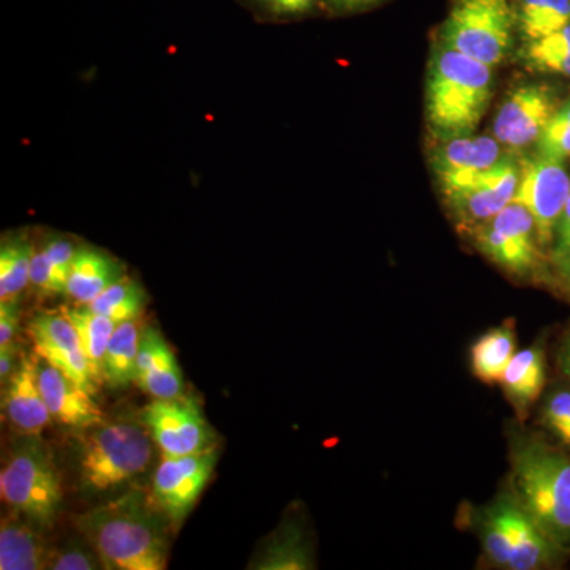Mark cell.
<instances>
[{"label": "cell", "mask_w": 570, "mask_h": 570, "mask_svg": "<svg viewBox=\"0 0 570 570\" xmlns=\"http://www.w3.org/2000/svg\"><path fill=\"white\" fill-rule=\"evenodd\" d=\"M482 539L490 560L509 568L510 539L508 530H505L504 523H502L501 517L498 515L494 508L490 509L485 521H483Z\"/></svg>", "instance_id": "cell-30"}, {"label": "cell", "mask_w": 570, "mask_h": 570, "mask_svg": "<svg viewBox=\"0 0 570 570\" xmlns=\"http://www.w3.org/2000/svg\"><path fill=\"white\" fill-rule=\"evenodd\" d=\"M33 249L24 238L7 239L0 247V302H9L31 283Z\"/></svg>", "instance_id": "cell-27"}, {"label": "cell", "mask_w": 570, "mask_h": 570, "mask_svg": "<svg viewBox=\"0 0 570 570\" xmlns=\"http://www.w3.org/2000/svg\"><path fill=\"white\" fill-rule=\"evenodd\" d=\"M137 384L153 397L171 400L183 395V373L176 356L159 330L148 326L140 333Z\"/></svg>", "instance_id": "cell-16"}, {"label": "cell", "mask_w": 570, "mask_h": 570, "mask_svg": "<svg viewBox=\"0 0 570 570\" xmlns=\"http://www.w3.org/2000/svg\"><path fill=\"white\" fill-rule=\"evenodd\" d=\"M333 2L346 7V9H356V7L371 6V3H376L379 0H333Z\"/></svg>", "instance_id": "cell-40"}, {"label": "cell", "mask_w": 570, "mask_h": 570, "mask_svg": "<svg viewBox=\"0 0 570 570\" xmlns=\"http://www.w3.org/2000/svg\"><path fill=\"white\" fill-rule=\"evenodd\" d=\"M14 373V346L0 347V381L6 384Z\"/></svg>", "instance_id": "cell-38"}, {"label": "cell", "mask_w": 570, "mask_h": 570, "mask_svg": "<svg viewBox=\"0 0 570 570\" xmlns=\"http://www.w3.org/2000/svg\"><path fill=\"white\" fill-rule=\"evenodd\" d=\"M124 277L121 265L100 250L78 247L66 294L80 305H89L110 285Z\"/></svg>", "instance_id": "cell-19"}, {"label": "cell", "mask_w": 570, "mask_h": 570, "mask_svg": "<svg viewBox=\"0 0 570 570\" xmlns=\"http://www.w3.org/2000/svg\"><path fill=\"white\" fill-rule=\"evenodd\" d=\"M141 422L163 450V456L193 455L209 449L208 423L187 397H156L142 409Z\"/></svg>", "instance_id": "cell-11"}, {"label": "cell", "mask_w": 570, "mask_h": 570, "mask_svg": "<svg viewBox=\"0 0 570 570\" xmlns=\"http://www.w3.org/2000/svg\"><path fill=\"white\" fill-rule=\"evenodd\" d=\"M493 67L439 45L428 69L425 111L439 140L474 134L493 97Z\"/></svg>", "instance_id": "cell-2"}, {"label": "cell", "mask_w": 570, "mask_h": 570, "mask_svg": "<svg viewBox=\"0 0 570 570\" xmlns=\"http://www.w3.org/2000/svg\"><path fill=\"white\" fill-rule=\"evenodd\" d=\"M554 261H557L561 276L570 287V253L554 254Z\"/></svg>", "instance_id": "cell-39"}, {"label": "cell", "mask_w": 570, "mask_h": 570, "mask_svg": "<svg viewBox=\"0 0 570 570\" xmlns=\"http://www.w3.org/2000/svg\"><path fill=\"white\" fill-rule=\"evenodd\" d=\"M217 463L216 450L183 456H163L154 474V501L175 524L181 523L204 493Z\"/></svg>", "instance_id": "cell-9"}, {"label": "cell", "mask_w": 570, "mask_h": 570, "mask_svg": "<svg viewBox=\"0 0 570 570\" xmlns=\"http://www.w3.org/2000/svg\"><path fill=\"white\" fill-rule=\"evenodd\" d=\"M561 102L547 85H523L501 104L493 122V137L510 149H524L538 142Z\"/></svg>", "instance_id": "cell-10"}, {"label": "cell", "mask_w": 570, "mask_h": 570, "mask_svg": "<svg viewBox=\"0 0 570 570\" xmlns=\"http://www.w3.org/2000/svg\"><path fill=\"white\" fill-rule=\"evenodd\" d=\"M501 142L485 135L452 138L434 154V174L445 197L464 189L483 171L504 159Z\"/></svg>", "instance_id": "cell-13"}, {"label": "cell", "mask_w": 570, "mask_h": 570, "mask_svg": "<svg viewBox=\"0 0 570 570\" xmlns=\"http://www.w3.org/2000/svg\"><path fill=\"white\" fill-rule=\"evenodd\" d=\"M20 314L18 298L0 302V347L13 346V337L20 325Z\"/></svg>", "instance_id": "cell-34"}, {"label": "cell", "mask_w": 570, "mask_h": 570, "mask_svg": "<svg viewBox=\"0 0 570 570\" xmlns=\"http://www.w3.org/2000/svg\"><path fill=\"white\" fill-rule=\"evenodd\" d=\"M570 197V175L564 160L538 154L520 165V183L513 202L532 214L539 246L553 242L564 206Z\"/></svg>", "instance_id": "cell-7"}, {"label": "cell", "mask_w": 570, "mask_h": 570, "mask_svg": "<svg viewBox=\"0 0 570 570\" xmlns=\"http://www.w3.org/2000/svg\"><path fill=\"white\" fill-rule=\"evenodd\" d=\"M502 387L513 403L528 406L538 400L546 384V362L539 348H524L510 360L501 379Z\"/></svg>", "instance_id": "cell-21"}, {"label": "cell", "mask_w": 570, "mask_h": 570, "mask_svg": "<svg viewBox=\"0 0 570 570\" xmlns=\"http://www.w3.org/2000/svg\"><path fill=\"white\" fill-rule=\"evenodd\" d=\"M67 281L61 269L51 264L43 250H37L32 255L31 284L47 294H66Z\"/></svg>", "instance_id": "cell-32"}, {"label": "cell", "mask_w": 570, "mask_h": 570, "mask_svg": "<svg viewBox=\"0 0 570 570\" xmlns=\"http://www.w3.org/2000/svg\"><path fill=\"white\" fill-rule=\"evenodd\" d=\"M258 570H306L313 568L302 534L294 527L281 528L266 540L257 557L249 566Z\"/></svg>", "instance_id": "cell-25"}, {"label": "cell", "mask_w": 570, "mask_h": 570, "mask_svg": "<svg viewBox=\"0 0 570 570\" xmlns=\"http://www.w3.org/2000/svg\"><path fill=\"white\" fill-rule=\"evenodd\" d=\"M0 497L3 504L41 528H51L58 519L63 502L61 474L37 436H28L10 453L0 472Z\"/></svg>", "instance_id": "cell-5"}, {"label": "cell", "mask_w": 570, "mask_h": 570, "mask_svg": "<svg viewBox=\"0 0 570 570\" xmlns=\"http://www.w3.org/2000/svg\"><path fill=\"white\" fill-rule=\"evenodd\" d=\"M140 333L137 321L122 322L112 333L102 362V379L112 389H124L137 382Z\"/></svg>", "instance_id": "cell-20"}, {"label": "cell", "mask_w": 570, "mask_h": 570, "mask_svg": "<svg viewBox=\"0 0 570 570\" xmlns=\"http://www.w3.org/2000/svg\"><path fill=\"white\" fill-rule=\"evenodd\" d=\"M513 480L521 505L558 542L570 543V460L521 442L513 448Z\"/></svg>", "instance_id": "cell-3"}, {"label": "cell", "mask_w": 570, "mask_h": 570, "mask_svg": "<svg viewBox=\"0 0 570 570\" xmlns=\"http://www.w3.org/2000/svg\"><path fill=\"white\" fill-rule=\"evenodd\" d=\"M262 2L277 14H296L309 10L316 0H262Z\"/></svg>", "instance_id": "cell-36"}, {"label": "cell", "mask_w": 570, "mask_h": 570, "mask_svg": "<svg viewBox=\"0 0 570 570\" xmlns=\"http://www.w3.org/2000/svg\"><path fill=\"white\" fill-rule=\"evenodd\" d=\"M39 384L55 422L69 428H94L102 425L104 414L94 401V393L66 376L58 367L40 358Z\"/></svg>", "instance_id": "cell-14"}, {"label": "cell", "mask_w": 570, "mask_h": 570, "mask_svg": "<svg viewBox=\"0 0 570 570\" xmlns=\"http://www.w3.org/2000/svg\"><path fill=\"white\" fill-rule=\"evenodd\" d=\"M86 542L96 550L104 569L164 570L168 540L160 520L137 491L75 517Z\"/></svg>", "instance_id": "cell-1"}, {"label": "cell", "mask_w": 570, "mask_h": 570, "mask_svg": "<svg viewBox=\"0 0 570 570\" xmlns=\"http://www.w3.org/2000/svg\"><path fill=\"white\" fill-rule=\"evenodd\" d=\"M515 29V10L509 0H455L439 45L494 69L510 55Z\"/></svg>", "instance_id": "cell-6"}, {"label": "cell", "mask_w": 570, "mask_h": 570, "mask_svg": "<svg viewBox=\"0 0 570 570\" xmlns=\"http://www.w3.org/2000/svg\"><path fill=\"white\" fill-rule=\"evenodd\" d=\"M546 422L558 438L570 445V392L551 396L546 409Z\"/></svg>", "instance_id": "cell-33"}, {"label": "cell", "mask_w": 570, "mask_h": 570, "mask_svg": "<svg viewBox=\"0 0 570 570\" xmlns=\"http://www.w3.org/2000/svg\"><path fill=\"white\" fill-rule=\"evenodd\" d=\"M41 250L47 254V257L50 258L51 264L56 268L61 269L63 275L69 277L75 255H77V247L67 242V239L56 238L47 243Z\"/></svg>", "instance_id": "cell-35"}, {"label": "cell", "mask_w": 570, "mask_h": 570, "mask_svg": "<svg viewBox=\"0 0 570 570\" xmlns=\"http://www.w3.org/2000/svg\"><path fill=\"white\" fill-rule=\"evenodd\" d=\"M515 333L510 326H499L485 333L471 351L472 370L485 384L501 382L510 360L515 355Z\"/></svg>", "instance_id": "cell-22"}, {"label": "cell", "mask_w": 570, "mask_h": 570, "mask_svg": "<svg viewBox=\"0 0 570 570\" xmlns=\"http://www.w3.org/2000/svg\"><path fill=\"white\" fill-rule=\"evenodd\" d=\"M519 183L520 165L512 157H504L464 189L445 198L461 223L480 227L512 204Z\"/></svg>", "instance_id": "cell-12"}, {"label": "cell", "mask_w": 570, "mask_h": 570, "mask_svg": "<svg viewBox=\"0 0 570 570\" xmlns=\"http://www.w3.org/2000/svg\"><path fill=\"white\" fill-rule=\"evenodd\" d=\"M41 527L11 510L0 523V569H50L52 547L41 535Z\"/></svg>", "instance_id": "cell-17"}, {"label": "cell", "mask_w": 570, "mask_h": 570, "mask_svg": "<svg viewBox=\"0 0 570 570\" xmlns=\"http://www.w3.org/2000/svg\"><path fill=\"white\" fill-rule=\"evenodd\" d=\"M63 314H66V317L73 324L75 328H77L82 352H85L86 358H88L97 381H102L105 351H107L112 333L118 328V322L104 316V314L94 313V311L89 309L86 305L71 307V309L63 311Z\"/></svg>", "instance_id": "cell-23"}, {"label": "cell", "mask_w": 570, "mask_h": 570, "mask_svg": "<svg viewBox=\"0 0 570 570\" xmlns=\"http://www.w3.org/2000/svg\"><path fill=\"white\" fill-rule=\"evenodd\" d=\"M538 153L554 159H570V99L562 102L538 140Z\"/></svg>", "instance_id": "cell-29"}, {"label": "cell", "mask_w": 570, "mask_h": 570, "mask_svg": "<svg viewBox=\"0 0 570 570\" xmlns=\"http://www.w3.org/2000/svg\"><path fill=\"white\" fill-rule=\"evenodd\" d=\"M554 235H557V249H554V254L570 253V197L560 220H558Z\"/></svg>", "instance_id": "cell-37"}, {"label": "cell", "mask_w": 570, "mask_h": 570, "mask_svg": "<svg viewBox=\"0 0 570 570\" xmlns=\"http://www.w3.org/2000/svg\"><path fill=\"white\" fill-rule=\"evenodd\" d=\"M510 539L509 569L539 568L550 557V538L521 502L502 499L494 505Z\"/></svg>", "instance_id": "cell-18"}, {"label": "cell", "mask_w": 570, "mask_h": 570, "mask_svg": "<svg viewBox=\"0 0 570 570\" xmlns=\"http://www.w3.org/2000/svg\"><path fill=\"white\" fill-rule=\"evenodd\" d=\"M521 59L528 69L570 78V24L550 36L524 41Z\"/></svg>", "instance_id": "cell-26"}, {"label": "cell", "mask_w": 570, "mask_h": 570, "mask_svg": "<svg viewBox=\"0 0 570 570\" xmlns=\"http://www.w3.org/2000/svg\"><path fill=\"white\" fill-rule=\"evenodd\" d=\"M153 459L151 434L132 423H102L86 434L78 452L82 491L110 493L141 474Z\"/></svg>", "instance_id": "cell-4"}, {"label": "cell", "mask_w": 570, "mask_h": 570, "mask_svg": "<svg viewBox=\"0 0 570 570\" xmlns=\"http://www.w3.org/2000/svg\"><path fill=\"white\" fill-rule=\"evenodd\" d=\"M145 292L140 285L129 277H121L118 283L110 285L107 291L86 306L94 313L104 314L118 324H122V322L137 321L140 317L142 307H145Z\"/></svg>", "instance_id": "cell-28"}, {"label": "cell", "mask_w": 570, "mask_h": 570, "mask_svg": "<svg viewBox=\"0 0 570 570\" xmlns=\"http://www.w3.org/2000/svg\"><path fill=\"white\" fill-rule=\"evenodd\" d=\"M566 371H568L570 377V344L568 348V355H566Z\"/></svg>", "instance_id": "cell-41"}, {"label": "cell", "mask_w": 570, "mask_h": 570, "mask_svg": "<svg viewBox=\"0 0 570 570\" xmlns=\"http://www.w3.org/2000/svg\"><path fill=\"white\" fill-rule=\"evenodd\" d=\"M479 249L508 272H530L538 261V234L532 214L512 202L475 232Z\"/></svg>", "instance_id": "cell-8"}, {"label": "cell", "mask_w": 570, "mask_h": 570, "mask_svg": "<svg viewBox=\"0 0 570 570\" xmlns=\"http://www.w3.org/2000/svg\"><path fill=\"white\" fill-rule=\"evenodd\" d=\"M2 407L14 430L24 436H40L52 420L39 384V366L28 356H21L20 366L7 381Z\"/></svg>", "instance_id": "cell-15"}, {"label": "cell", "mask_w": 570, "mask_h": 570, "mask_svg": "<svg viewBox=\"0 0 570 570\" xmlns=\"http://www.w3.org/2000/svg\"><path fill=\"white\" fill-rule=\"evenodd\" d=\"M513 10L524 41L550 36L570 24V0H517Z\"/></svg>", "instance_id": "cell-24"}, {"label": "cell", "mask_w": 570, "mask_h": 570, "mask_svg": "<svg viewBox=\"0 0 570 570\" xmlns=\"http://www.w3.org/2000/svg\"><path fill=\"white\" fill-rule=\"evenodd\" d=\"M51 570H94L104 569L99 554L91 546L81 543H67V546L52 549Z\"/></svg>", "instance_id": "cell-31"}]
</instances>
